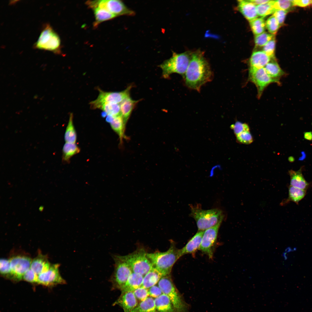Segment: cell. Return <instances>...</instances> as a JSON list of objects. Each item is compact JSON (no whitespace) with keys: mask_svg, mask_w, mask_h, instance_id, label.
<instances>
[{"mask_svg":"<svg viewBox=\"0 0 312 312\" xmlns=\"http://www.w3.org/2000/svg\"><path fill=\"white\" fill-rule=\"evenodd\" d=\"M213 73L210 66L200 51L192 53L183 79L186 86L199 92L201 87L212 80Z\"/></svg>","mask_w":312,"mask_h":312,"instance_id":"obj_1","label":"cell"},{"mask_svg":"<svg viewBox=\"0 0 312 312\" xmlns=\"http://www.w3.org/2000/svg\"><path fill=\"white\" fill-rule=\"evenodd\" d=\"M171 243L170 248L166 252H156L146 254L153 267L157 269L163 276L170 274L174 265L181 257L180 249L176 247L174 243Z\"/></svg>","mask_w":312,"mask_h":312,"instance_id":"obj_2","label":"cell"},{"mask_svg":"<svg viewBox=\"0 0 312 312\" xmlns=\"http://www.w3.org/2000/svg\"><path fill=\"white\" fill-rule=\"evenodd\" d=\"M190 207V216L195 220L198 231H204L222 222L224 218L222 211L219 209L204 210L199 205Z\"/></svg>","mask_w":312,"mask_h":312,"instance_id":"obj_3","label":"cell"},{"mask_svg":"<svg viewBox=\"0 0 312 312\" xmlns=\"http://www.w3.org/2000/svg\"><path fill=\"white\" fill-rule=\"evenodd\" d=\"M192 53L187 52L181 53L173 52L172 57L158 66L162 70V76L168 79L170 75L177 73L183 78L191 58Z\"/></svg>","mask_w":312,"mask_h":312,"instance_id":"obj_4","label":"cell"},{"mask_svg":"<svg viewBox=\"0 0 312 312\" xmlns=\"http://www.w3.org/2000/svg\"><path fill=\"white\" fill-rule=\"evenodd\" d=\"M147 253L145 249L140 248L131 253L120 256L129 266L133 272L144 276L153 267L147 257Z\"/></svg>","mask_w":312,"mask_h":312,"instance_id":"obj_5","label":"cell"},{"mask_svg":"<svg viewBox=\"0 0 312 312\" xmlns=\"http://www.w3.org/2000/svg\"><path fill=\"white\" fill-rule=\"evenodd\" d=\"M113 257L114 261V270L109 279L112 284V289L121 291L133 272L120 255H114Z\"/></svg>","mask_w":312,"mask_h":312,"instance_id":"obj_6","label":"cell"},{"mask_svg":"<svg viewBox=\"0 0 312 312\" xmlns=\"http://www.w3.org/2000/svg\"><path fill=\"white\" fill-rule=\"evenodd\" d=\"M60 42L58 35L48 24L42 31L34 46L38 49L48 50L59 54L60 52Z\"/></svg>","mask_w":312,"mask_h":312,"instance_id":"obj_7","label":"cell"},{"mask_svg":"<svg viewBox=\"0 0 312 312\" xmlns=\"http://www.w3.org/2000/svg\"><path fill=\"white\" fill-rule=\"evenodd\" d=\"M86 4L91 9L95 8L103 9L117 16L123 15L133 16L135 14L134 11L128 8L120 0L88 1L86 2Z\"/></svg>","mask_w":312,"mask_h":312,"instance_id":"obj_8","label":"cell"},{"mask_svg":"<svg viewBox=\"0 0 312 312\" xmlns=\"http://www.w3.org/2000/svg\"><path fill=\"white\" fill-rule=\"evenodd\" d=\"M163 293L171 301L176 312H185L186 307L174 286L170 274L162 277L158 283Z\"/></svg>","mask_w":312,"mask_h":312,"instance_id":"obj_9","label":"cell"},{"mask_svg":"<svg viewBox=\"0 0 312 312\" xmlns=\"http://www.w3.org/2000/svg\"><path fill=\"white\" fill-rule=\"evenodd\" d=\"M12 271V281H18L23 280L25 272L30 268L32 260L25 254H15L9 259Z\"/></svg>","mask_w":312,"mask_h":312,"instance_id":"obj_10","label":"cell"},{"mask_svg":"<svg viewBox=\"0 0 312 312\" xmlns=\"http://www.w3.org/2000/svg\"><path fill=\"white\" fill-rule=\"evenodd\" d=\"M248 79L256 86L259 98L261 97L265 88L270 84L276 83L280 84L281 83L271 78L267 74L264 67L259 68H249Z\"/></svg>","mask_w":312,"mask_h":312,"instance_id":"obj_11","label":"cell"},{"mask_svg":"<svg viewBox=\"0 0 312 312\" xmlns=\"http://www.w3.org/2000/svg\"><path fill=\"white\" fill-rule=\"evenodd\" d=\"M222 222L204 231L199 250L212 259L216 244L219 229Z\"/></svg>","mask_w":312,"mask_h":312,"instance_id":"obj_12","label":"cell"},{"mask_svg":"<svg viewBox=\"0 0 312 312\" xmlns=\"http://www.w3.org/2000/svg\"><path fill=\"white\" fill-rule=\"evenodd\" d=\"M58 263L51 264L49 270L38 275L37 284L47 286L66 283L60 273Z\"/></svg>","mask_w":312,"mask_h":312,"instance_id":"obj_13","label":"cell"},{"mask_svg":"<svg viewBox=\"0 0 312 312\" xmlns=\"http://www.w3.org/2000/svg\"><path fill=\"white\" fill-rule=\"evenodd\" d=\"M132 85L129 86L125 90L119 92H107L98 89L99 94L96 100L90 103L97 104L104 102L118 104L130 96V93Z\"/></svg>","mask_w":312,"mask_h":312,"instance_id":"obj_14","label":"cell"},{"mask_svg":"<svg viewBox=\"0 0 312 312\" xmlns=\"http://www.w3.org/2000/svg\"><path fill=\"white\" fill-rule=\"evenodd\" d=\"M138 305L137 298L133 292L131 291L121 292L120 296L113 304L120 307L124 312H131Z\"/></svg>","mask_w":312,"mask_h":312,"instance_id":"obj_15","label":"cell"},{"mask_svg":"<svg viewBox=\"0 0 312 312\" xmlns=\"http://www.w3.org/2000/svg\"><path fill=\"white\" fill-rule=\"evenodd\" d=\"M239 10L244 17L250 22L258 17L256 6L248 0L238 1Z\"/></svg>","mask_w":312,"mask_h":312,"instance_id":"obj_16","label":"cell"},{"mask_svg":"<svg viewBox=\"0 0 312 312\" xmlns=\"http://www.w3.org/2000/svg\"><path fill=\"white\" fill-rule=\"evenodd\" d=\"M51 264L46 255L39 253L32 260L30 268L38 275L47 271Z\"/></svg>","mask_w":312,"mask_h":312,"instance_id":"obj_17","label":"cell"},{"mask_svg":"<svg viewBox=\"0 0 312 312\" xmlns=\"http://www.w3.org/2000/svg\"><path fill=\"white\" fill-rule=\"evenodd\" d=\"M272 59L263 51H254L250 59L249 68H264Z\"/></svg>","mask_w":312,"mask_h":312,"instance_id":"obj_18","label":"cell"},{"mask_svg":"<svg viewBox=\"0 0 312 312\" xmlns=\"http://www.w3.org/2000/svg\"><path fill=\"white\" fill-rule=\"evenodd\" d=\"M204 231H198L184 247L180 249L181 257L185 254L194 253L199 249Z\"/></svg>","mask_w":312,"mask_h":312,"instance_id":"obj_19","label":"cell"},{"mask_svg":"<svg viewBox=\"0 0 312 312\" xmlns=\"http://www.w3.org/2000/svg\"><path fill=\"white\" fill-rule=\"evenodd\" d=\"M90 104L92 109H101L106 112L107 115H111L114 117L121 115L120 105L119 104L104 102Z\"/></svg>","mask_w":312,"mask_h":312,"instance_id":"obj_20","label":"cell"},{"mask_svg":"<svg viewBox=\"0 0 312 312\" xmlns=\"http://www.w3.org/2000/svg\"><path fill=\"white\" fill-rule=\"evenodd\" d=\"M155 306L158 312H175L174 306L169 297L163 294L155 299Z\"/></svg>","mask_w":312,"mask_h":312,"instance_id":"obj_21","label":"cell"},{"mask_svg":"<svg viewBox=\"0 0 312 312\" xmlns=\"http://www.w3.org/2000/svg\"><path fill=\"white\" fill-rule=\"evenodd\" d=\"M140 100H134L129 96L124 99L120 105L121 115L126 124L136 104Z\"/></svg>","mask_w":312,"mask_h":312,"instance_id":"obj_22","label":"cell"},{"mask_svg":"<svg viewBox=\"0 0 312 312\" xmlns=\"http://www.w3.org/2000/svg\"><path fill=\"white\" fill-rule=\"evenodd\" d=\"M290 177V185L305 190L309 185L304 179L301 169L295 171L291 170L289 171Z\"/></svg>","mask_w":312,"mask_h":312,"instance_id":"obj_23","label":"cell"},{"mask_svg":"<svg viewBox=\"0 0 312 312\" xmlns=\"http://www.w3.org/2000/svg\"><path fill=\"white\" fill-rule=\"evenodd\" d=\"M163 276V275L159 271L153 267L144 276L141 286L148 289L155 285Z\"/></svg>","mask_w":312,"mask_h":312,"instance_id":"obj_24","label":"cell"},{"mask_svg":"<svg viewBox=\"0 0 312 312\" xmlns=\"http://www.w3.org/2000/svg\"><path fill=\"white\" fill-rule=\"evenodd\" d=\"M144 276L137 273L132 272L129 276L121 292L127 291L133 292L141 287L142 284Z\"/></svg>","mask_w":312,"mask_h":312,"instance_id":"obj_25","label":"cell"},{"mask_svg":"<svg viewBox=\"0 0 312 312\" xmlns=\"http://www.w3.org/2000/svg\"><path fill=\"white\" fill-rule=\"evenodd\" d=\"M274 59L271 60L264 68L271 78L280 82V79L286 74Z\"/></svg>","mask_w":312,"mask_h":312,"instance_id":"obj_26","label":"cell"},{"mask_svg":"<svg viewBox=\"0 0 312 312\" xmlns=\"http://www.w3.org/2000/svg\"><path fill=\"white\" fill-rule=\"evenodd\" d=\"M92 9L93 11L95 17V21L93 23V26L95 28L100 23L117 17L103 9L95 8Z\"/></svg>","mask_w":312,"mask_h":312,"instance_id":"obj_27","label":"cell"},{"mask_svg":"<svg viewBox=\"0 0 312 312\" xmlns=\"http://www.w3.org/2000/svg\"><path fill=\"white\" fill-rule=\"evenodd\" d=\"M305 194V190L290 185L289 188L288 197L285 200L283 201L281 204L283 205L289 201H292L298 203L304 197Z\"/></svg>","mask_w":312,"mask_h":312,"instance_id":"obj_28","label":"cell"},{"mask_svg":"<svg viewBox=\"0 0 312 312\" xmlns=\"http://www.w3.org/2000/svg\"><path fill=\"white\" fill-rule=\"evenodd\" d=\"M131 312H158L156 309L155 300L148 297L141 301Z\"/></svg>","mask_w":312,"mask_h":312,"instance_id":"obj_29","label":"cell"},{"mask_svg":"<svg viewBox=\"0 0 312 312\" xmlns=\"http://www.w3.org/2000/svg\"><path fill=\"white\" fill-rule=\"evenodd\" d=\"M80 151V149L75 143L66 142L62 149V160L69 161L70 158Z\"/></svg>","mask_w":312,"mask_h":312,"instance_id":"obj_30","label":"cell"},{"mask_svg":"<svg viewBox=\"0 0 312 312\" xmlns=\"http://www.w3.org/2000/svg\"><path fill=\"white\" fill-rule=\"evenodd\" d=\"M110 126L112 129L118 135L121 142L124 137L125 124L122 115L115 117L113 120L110 123Z\"/></svg>","mask_w":312,"mask_h":312,"instance_id":"obj_31","label":"cell"},{"mask_svg":"<svg viewBox=\"0 0 312 312\" xmlns=\"http://www.w3.org/2000/svg\"><path fill=\"white\" fill-rule=\"evenodd\" d=\"M69 118L65 133L64 139L66 142L75 143L77 140V136L73 124L72 113L70 114Z\"/></svg>","mask_w":312,"mask_h":312,"instance_id":"obj_32","label":"cell"},{"mask_svg":"<svg viewBox=\"0 0 312 312\" xmlns=\"http://www.w3.org/2000/svg\"><path fill=\"white\" fill-rule=\"evenodd\" d=\"M256 8L258 16L263 18L273 14L276 10L274 6V1L272 0H270L264 4L256 5Z\"/></svg>","mask_w":312,"mask_h":312,"instance_id":"obj_33","label":"cell"},{"mask_svg":"<svg viewBox=\"0 0 312 312\" xmlns=\"http://www.w3.org/2000/svg\"><path fill=\"white\" fill-rule=\"evenodd\" d=\"M250 24L253 33L255 36L265 32L266 24L263 17L257 18L250 22Z\"/></svg>","mask_w":312,"mask_h":312,"instance_id":"obj_34","label":"cell"},{"mask_svg":"<svg viewBox=\"0 0 312 312\" xmlns=\"http://www.w3.org/2000/svg\"><path fill=\"white\" fill-rule=\"evenodd\" d=\"M0 273L3 277L11 280L12 275L10 260L5 258L1 259L0 260Z\"/></svg>","mask_w":312,"mask_h":312,"instance_id":"obj_35","label":"cell"},{"mask_svg":"<svg viewBox=\"0 0 312 312\" xmlns=\"http://www.w3.org/2000/svg\"><path fill=\"white\" fill-rule=\"evenodd\" d=\"M274 37V35L265 31L260 34L255 36V44L256 46L263 47Z\"/></svg>","mask_w":312,"mask_h":312,"instance_id":"obj_36","label":"cell"},{"mask_svg":"<svg viewBox=\"0 0 312 312\" xmlns=\"http://www.w3.org/2000/svg\"><path fill=\"white\" fill-rule=\"evenodd\" d=\"M266 28L269 33L275 35L280 27L278 21L272 15L265 22Z\"/></svg>","mask_w":312,"mask_h":312,"instance_id":"obj_37","label":"cell"},{"mask_svg":"<svg viewBox=\"0 0 312 312\" xmlns=\"http://www.w3.org/2000/svg\"><path fill=\"white\" fill-rule=\"evenodd\" d=\"M274 6L276 10H281L289 12L291 10L294 6L293 0H274Z\"/></svg>","mask_w":312,"mask_h":312,"instance_id":"obj_38","label":"cell"},{"mask_svg":"<svg viewBox=\"0 0 312 312\" xmlns=\"http://www.w3.org/2000/svg\"><path fill=\"white\" fill-rule=\"evenodd\" d=\"M236 136V140L239 143L248 144L253 141V138L250 131H244Z\"/></svg>","mask_w":312,"mask_h":312,"instance_id":"obj_39","label":"cell"},{"mask_svg":"<svg viewBox=\"0 0 312 312\" xmlns=\"http://www.w3.org/2000/svg\"><path fill=\"white\" fill-rule=\"evenodd\" d=\"M275 47V37L264 46L263 51L272 59H274V51Z\"/></svg>","mask_w":312,"mask_h":312,"instance_id":"obj_40","label":"cell"},{"mask_svg":"<svg viewBox=\"0 0 312 312\" xmlns=\"http://www.w3.org/2000/svg\"><path fill=\"white\" fill-rule=\"evenodd\" d=\"M230 128L233 130L235 136L244 131H250L249 126L247 124L239 121H237L231 125Z\"/></svg>","mask_w":312,"mask_h":312,"instance_id":"obj_41","label":"cell"},{"mask_svg":"<svg viewBox=\"0 0 312 312\" xmlns=\"http://www.w3.org/2000/svg\"><path fill=\"white\" fill-rule=\"evenodd\" d=\"M38 275L30 268L24 274L23 280L31 283H37Z\"/></svg>","mask_w":312,"mask_h":312,"instance_id":"obj_42","label":"cell"},{"mask_svg":"<svg viewBox=\"0 0 312 312\" xmlns=\"http://www.w3.org/2000/svg\"><path fill=\"white\" fill-rule=\"evenodd\" d=\"M136 298L141 301L146 299L149 295L148 289L142 286L133 291Z\"/></svg>","mask_w":312,"mask_h":312,"instance_id":"obj_43","label":"cell"},{"mask_svg":"<svg viewBox=\"0 0 312 312\" xmlns=\"http://www.w3.org/2000/svg\"><path fill=\"white\" fill-rule=\"evenodd\" d=\"M288 12V11L285 10H277L273 13V15L277 19L280 26L283 24Z\"/></svg>","mask_w":312,"mask_h":312,"instance_id":"obj_44","label":"cell"},{"mask_svg":"<svg viewBox=\"0 0 312 312\" xmlns=\"http://www.w3.org/2000/svg\"><path fill=\"white\" fill-rule=\"evenodd\" d=\"M148 291L149 295L155 298L158 297L163 294L158 286L156 285L153 286L148 289Z\"/></svg>","mask_w":312,"mask_h":312,"instance_id":"obj_45","label":"cell"},{"mask_svg":"<svg viewBox=\"0 0 312 312\" xmlns=\"http://www.w3.org/2000/svg\"><path fill=\"white\" fill-rule=\"evenodd\" d=\"M294 6L306 7L311 5V0H293Z\"/></svg>","mask_w":312,"mask_h":312,"instance_id":"obj_46","label":"cell"},{"mask_svg":"<svg viewBox=\"0 0 312 312\" xmlns=\"http://www.w3.org/2000/svg\"><path fill=\"white\" fill-rule=\"evenodd\" d=\"M255 5H259L264 4L269 2L270 0H249Z\"/></svg>","mask_w":312,"mask_h":312,"instance_id":"obj_47","label":"cell"},{"mask_svg":"<svg viewBox=\"0 0 312 312\" xmlns=\"http://www.w3.org/2000/svg\"><path fill=\"white\" fill-rule=\"evenodd\" d=\"M304 138L309 140H312V132H306L304 134Z\"/></svg>","mask_w":312,"mask_h":312,"instance_id":"obj_48","label":"cell"},{"mask_svg":"<svg viewBox=\"0 0 312 312\" xmlns=\"http://www.w3.org/2000/svg\"><path fill=\"white\" fill-rule=\"evenodd\" d=\"M115 117L111 115H107L106 118V120L107 122L110 123L112 121Z\"/></svg>","mask_w":312,"mask_h":312,"instance_id":"obj_49","label":"cell"},{"mask_svg":"<svg viewBox=\"0 0 312 312\" xmlns=\"http://www.w3.org/2000/svg\"><path fill=\"white\" fill-rule=\"evenodd\" d=\"M107 115V113H106V112H105L103 111V112H102V114H101V116H102V117H104H104H105V116H106Z\"/></svg>","mask_w":312,"mask_h":312,"instance_id":"obj_50","label":"cell"},{"mask_svg":"<svg viewBox=\"0 0 312 312\" xmlns=\"http://www.w3.org/2000/svg\"><path fill=\"white\" fill-rule=\"evenodd\" d=\"M294 159L293 157H290L289 158V160L290 161L292 162L294 161Z\"/></svg>","mask_w":312,"mask_h":312,"instance_id":"obj_51","label":"cell"},{"mask_svg":"<svg viewBox=\"0 0 312 312\" xmlns=\"http://www.w3.org/2000/svg\"><path fill=\"white\" fill-rule=\"evenodd\" d=\"M311 5H312V0H311Z\"/></svg>","mask_w":312,"mask_h":312,"instance_id":"obj_52","label":"cell"}]
</instances>
